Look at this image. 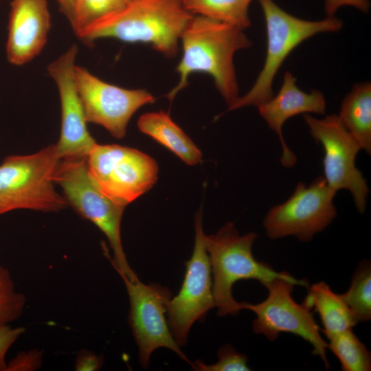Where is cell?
<instances>
[{
    "instance_id": "6da1fadb",
    "label": "cell",
    "mask_w": 371,
    "mask_h": 371,
    "mask_svg": "<svg viewBox=\"0 0 371 371\" xmlns=\"http://www.w3.org/2000/svg\"><path fill=\"white\" fill-rule=\"evenodd\" d=\"M180 40L183 55L176 68L179 82L166 96L172 101L188 86L191 74L203 72L212 77L228 106L232 105L240 97L234 56L237 51L252 45L243 30L194 15Z\"/></svg>"
},
{
    "instance_id": "7a4b0ae2",
    "label": "cell",
    "mask_w": 371,
    "mask_h": 371,
    "mask_svg": "<svg viewBox=\"0 0 371 371\" xmlns=\"http://www.w3.org/2000/svg\"><path fill=\"white\" fill-rule=\"evenodd\" d=\"M193 16L183 0H130L90 25L79 38L86 43L103 38L148 43L171 57L177 54L181 36Z\"/></svg>"
},
{
    "instance_id": "3957f363",
    "label": "cell",
    "mask_w": 371,
    "mask_h": 371,
    "mask_svg": "<svg viewBox=\"0 0 371 371\" xmlns=\"http://www.w3.org/2000/svg\"><path fill=\"white\" fill-rule=\"evenodd\" d=\"M256 237L254 232L240 235L232 222L216 234L204 236L213 275L212 295L219 316L235 315L241 311L240 302L232 295V286L238 280L254 279L264 285L282 278L308 288L307 280L296 279L286 271L278 272L269 265L256 260L252 254Z\"/></svg>"
},
{
    "instance_id": "277c9868",
    "label": "cell",
    "mask_w": 371,
    "mask_h": 371,
    "mask_svg": "<svg viewBox=\"0 0 371 371\" xmlns=\"http://www.w3.org/2000/svg\"><path fill=\"white\" fill-rule=\"evenodd\" d=\"M60 159L56 144L26 155H11L0 165V215L16 210L59 212L69 205L55 188Z\"/></svg>"
},
{
    "instance_id": "5b68a950",
    "label": "cell",
    "mask_w": 371,
    "mask_h": 371,
    "mask_svg": "<svg viewBox=\"0 0 371 371\" xmlns=\"http://www.w3.org/2000/svg\"><path fill=\"white\" fill-rule=\"evenodd\" d=\"M266 23L267 52L263 67L250 90L227 111L258 106L273 96V82L284 61L300 43L319 33L335 32L343 27L339 18L308 21L294 16L273 0H258Z\"/></svg>"
},
{
    "instance_id": "8992f818",
    "label": "cell",
    "mask_w": 371,
    "mask_h": 371,
    "mask_svg": "<svg viewBox=\"0 0 371 371\" xmlns=\"http://www.w3.org/2000/svg\"><path fill=\"white\" fill-rule=\"evenodd\" d=\"M55 182L62 188L68 205L97 226L108 239L113 253L112 264L120 276L137 277L131 268L121 240V221L125 207L103 194L91 177L86 159L60 160Z\"/></svg>"
},
{
    "instance_id": "52a82bcc",
    "label": "cell",
    "mask_w": 371,
    "mask_h": 371,
    "mask_svg": "<svg viewBox=\"0 0 371 371\" xmlns=\"http://www.w3.org/2000/svg\"><path fill=\"white\" fill-rule=\"evenodd\" d=\"M89 173L101 192L126 207L157 179L158 166L148 155L117 144H95L87 157Z\"/></svg>"
},
{
    "instance_id": "ba28073f",
    "label": "cell",
    "mask_w": 371,
    "mask_h": 371,
    "mask_svg": "<svg viewBox=\"0 0 371 371\" xmlns=\"http://www.w3.org/2000/svg\"><path fill=\"white\" fill-rule=\"evenodd\" d=\"M336 192L324 176L308 186L300 181L286 201L272 207L266 214L263 226L267 236L273 240L291 236L302 242L311 241L335 218Z\"/></svg>"
},
{
    "instance_id": "9c48e42d",
    "label": "cell",
    "mask_w": 371,
    "mask_h": 371,
    "mask_svg": "<svg viewBox=\"0 0 371 371\" xmlns=\"http://www.w3.org/2000/svg\"><path fill=\"white\" fill-rule=\"evenodd\" d=\"M267 298L256 304L240 302V309L253 311L256 319L252 323L253 331L275 341L280 333H290L300 337L313 346L312 353L319 356L326 368L330 367L326 357L327 343L320 335L321 329L313 314L304 302L299 304L292 297L293 282L276 278L264 284Z\"/></svg>"
},
{
    "instance_id": "30bf717a",
    "label": "cell",
    "mask_w": 371,
    "mask_h": 371,
    "mask_svg": "<svg viewBox=\"0 0 371 371\" xmlns=\"http://www.w3.org/2000/svg\"><path fill=\"white\" fill-rule=\"evenodd\" d=\"M303 117L311 137L323 146L324 177L328 186L335 192L341 189L350 191L357 210L363 213L369 188L355 165L360 146L340 122L337 115L318 119L306 113Z\"/></svg>"
},
{
    "instance_id": "8fae6325",
    "label": "cell",
    "mask_w": 371,
    "mask_h": 371,
    "mask_svg": "<svg viewBox=\"0 0 371 371\" xmlns=\"http://www.w3.org/2000/svg\"><path fill=\"white\" fill-rule=\"evenodd\" d=\"M194 228V249L190 259L186 262L183 284L179 293L167 305L168 324L179 346L186 344L192 324L202 321L207 313L215 307L211 265L205 245L201 210L196 214Z\"/></svg>"
},
{
    "instance_id": "7c38bea8",
    "label": "cell",
    "mask_w": 371,
    "mask_h": 371,
    "mask_svg": "<svg viewBox=\"0 0 371 371\" xmlns=\"http://www.w3.org/2000/svg\"><path fill=\"white\" fill-rule=\"evenodd\" d=\"M127 291L130 311L128 324L139 348V359L146 368L151 354L159 348L170 349L180 358L192 364L175 340L165 318L170 291L165 286L142 282L120 276Z\"/></svg>"
},
{
    "instance_id": "4fadbf2b",
    "label": "cell",
    "mask_w": 371,
    "mask_h": 371,
    "mask_svg": "<svg viewBox=\"0 0 371 371\" xmlns=\"http://www.w3.org/2000/svg\"><path fill=\"white\" fill-rule=\"evenodd\" d=\"M74 78L87 123L103 126L117 139L125 136L133 114L155 100L145 89H127L109 84L80 66L75 67Z\"/></svg>"
},
{
    "instance_id": "5bb4252c",
    "label": "cell",
    "mask_w": 371,
    "mask_h": 371,
    "mask_svg": "<svg viewBox=\"0 0 371 371\" xmlns=\"http://www.w3.org/2000/svg\"><path fill=\"white\" fill-rule=\"evenodd\" d=\"M78 46L74 44L47 67L58 89L61 130L56 144L60 160L86 159L96 144L89 133L82 102L74 78Z\"/></svg>"
},
{
    "instance_id": "9a60e30c",
    "label": "cell",
    "mask_w": 371,
    "mask_h": 371,
    "mask_svg": "<svg viewBox=\"0 0 371 371\" xmlns=\"http://www.w3.org/2000/svg\"><path fill=\"white\" fill-rule=\"evenodd\" d=\"M51 27L47 0H12L6 56L14 65H25L43 49Z\"/></svg>"
},
{
    "instance_id": "2e32d148",
    "label": "cell",
    "mask_w": 371,
    "mask_h": 371,
    "mask_svg": "<svg viewBox=\"0 0 371 371\" xmlns=\"http://www.w3.org/2000/svg\"><path fill=\"white\" fill-rule=\"evenodd\" d=\"M295 82L293 75L290 71H286L277 95L257 106L260 115L278 136L282 148L280 163L286 168L295 166L297 157L283 137L284 124L291 117L300 114L324 115L326 111V100L322 91L314 89L306 93L299 89Z\"/></svg>"
},
{
    "instance_id": "e0dca14e",
    "label": "cell",
    "mask_w": 371,
    "mask_h": 371,
    "mask_svg": "<svg viewBox=\"0 0 371 371\" xmlns=\"http://www.w3.org/2000/svg\"><path fill=\"white\" fill-rule=\"evenodd\" d=\"M140 131L169 149L186 164L201 161L202 153L183 130L164 111L146 113L137 121Z\"/></svg>"
},
{
    "instance_id": "ac0fdd59",
    "label": "cell",
    "mask_w": 371,
    "mask_h": 371,
    "mask_svg": "<svg viewBox=\"0 0 371 371\" xmlns=\"http://www.w3.org/2000/svg\"><path fill=\"white\" fill-rule=\"evenodd\" d=\"M338 118L368 154L371 153V84H355L341 102Z\"/></svg>"
},
{
    "instance_id": "d6986e66",
    "label": "cell",
    "mask_w": 371,
    "mask_h": 371,
    "mask_svg": "<svg viewBox=\"0 0 371 371\" xmlns=\"http://www.w3.org/2000/svg\"><path fill=\"white\" fill-rule=\"evenodd\" d=\"M303 302L319 314L324 326L321 331L327 339L337 333L352 328L357 324L340 294L334 293L324 282L313 284Z\"/></svg>"
},
{
    "instance_id": "ffe728a7",
    "label": "cell",
    "mask_w": 371,
    "mask_h": 371,
    "mask_svg": "<svg viewBox=\"0 0 371 371\" xmlns=\"http://www.w3.org/2000/svg\"><path fill=\"white\" fill-rule=\"evenodd\" d=\"M253 0H183L184 8L199 15L242 30L251 25L249 7Z\"/></svg>"
},
{
    "instance_id": "44dd1931",
    "label": "cell",
    "mask_w": 371,
    "mask_h": 371,
    "mask_svg": "<svg viewBox=\"0 0 371 371\" xmlns=\"http://www.w3.org/2000/svg\"><path fill=\"white\" fill-rule=\"evenodd\" d=\"M327 348L338 358L344 371H370L371 355L352 328L337 333L328 338Z\"/></svg>"
},
{
    "instance_id": "7402d4cb",
    "label": "cell",
    "mask_w": 371,
    "mask_h": 371,
    "mask_svg": "<svg viewBox=\"0 0 371 371\" xmlns=\"http://www.w3.org/2000/svg\"><path fill=\"white\" fill-rule=\"evenodd\" d=\"M357 323L371 319V265L368 260L360 262L352 277L349 289L340 294Z\"/></svg>"
},
{
    "instance_id": "603a6c76",
    "label": "cell",
    "mask_w": 371,
    "mask_h": 371,
    "mask_svg": "<svg viewBox=\"0 0 371 371\" xmlns=\"http://www.w3.org/2000/svg\"><path fill=\"white\" fill-rule=\"evenodd\" d=\"M127 0H76L70 24L79 37L87 28L123 8Z\"/></svg>"
},
{
    "instance_id": "cb8c5ba5",
    "label": "cell",
    "mask_w": 371,
    "mask_h": 371,
    "mask_svg": "<svg viewBox=\"0 0 371 371\" xmlns=\"http://www.w3.org/2000/svg\"><path fill=\"white\" fill-rule=\"evenodd\" d=\"M26 297L19 292L9 269L0 265V324H10L23 314Z\"/></svg>"
},
{
    "instance_id": "d4e9b609",
    "label": "cell",
    "mask_w": 371,
    "mask_h": 371,
    "mask_svg": "<svg viewBox=\"0 0 371 371\" xmlns=\"http://www.w3.org/2000/svg\"><path fill=\"white\" fill-rule=\"evenodd\" d=\"M218 361L207 365L202 361L192 363L196 370L199 371H249L247 357L244 353L238 352L229 344L222 346L217 353Z\"/></svg>"
},
{
    "instance_id": "484cf974",
    "label": "cell",
    "mask_w": 371,
    "mask_h": 371,
    "mask_svg": "<svg viewBox=\"0 0 371 371\" xmlns=\"http://www.w3.org/2000/svg\"><path fill=\"white\" fill-rule=\"evenodd\" d=\"M44 352L38 348L18 352L8 363L5 371H35L43 364Z\"/></svg>"
},
{
    "instance_id": "4316f807",
    "label": "cell",
    "mask_w": 371,
    "mask_h": 371,
    "mask_svg": "<svg viewBox=\"0 0 371 371\" xmlns=\"http://www.w3.org/2000/svg\"><path fill=\"white\" fill-rule=\"evenodd\" d=\"M10 324H0V371H5V355L12 344L25 332L22 326L11 327Z\"/></svg>"
},
{
    "instance_id": "83f0119b",
    "label": "cell",
    "mask_w": 371,
    "mask_h": 371,
    "mask_svg": "<svg viewBox=\"0 0 371 371\" xmlns=\"http://www.w3.org/2000/svg\"><path fill=\"white\" fill-rule=\"evenodd\" d=\"M103 361L102 355L82 349L77 353L74 369L76 371H98L102 368Z\"/></svg>"
},
{
    "instance_id": "f1b7e54d",
    "label": "cell",
    "mask_w": 371,
    "mask_h": 371,
    "mask_svg": "<svg viewBox=\"0 0 371 371\" xmlns=\"http://www.w3.org/2000/svg\"><path fill=\"white\" fill-rule=\"evenodd\" d=\"M345 5L352 6L363 13H368L370 2L369 0H324L326 16H334L337 10Z\"/></svg>"
},
{
    "instance_id": "f546056e",
    "label": "cell",
    "mask_w": 371,
    "mask_h": 371,
    "mask_svg": "<svg viewBox=\"0 0 371 371\" xmlns=\"http://www.w3.org/2000/svg\"><path fill=\"white\" fill-rule=\"evenodd\" d=\"M61 12L67 17L69 23L73 17L76 0H56Z\"/></svg>"
},
{
    "instance_id": "4dcf8cb0",
    "label": "cell",
    "mask_w": 371,
    "mask_h": 371,
    "mask_svg": "<svg viewBox=\"0 0 371 371\" xmlns=\"http://www.w3.org/2000/svg\"><path fill=\"white\" fill-rule=\"evenodd\" d=\"M127 1H130V0H127Z\"/></svg>"
}]
</instances>
